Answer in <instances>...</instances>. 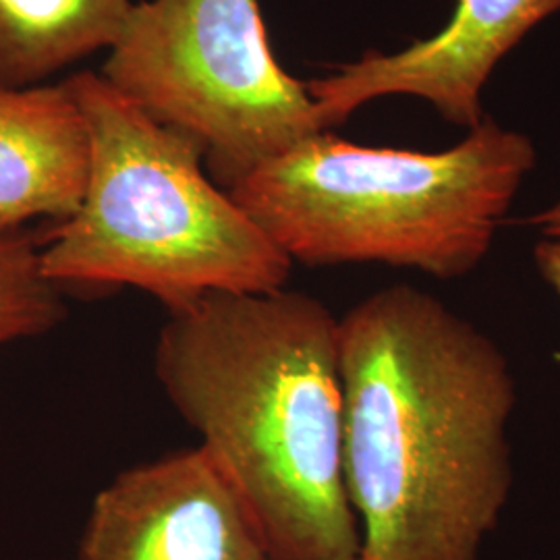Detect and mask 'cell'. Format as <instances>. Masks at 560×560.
<instances>
[{
	"label": "cell",
	"mask_w": 560,
	"mask_h": 560,
	"mask_svg": "<svg viewBox=\"0 0 560 560\" xmlns=\"http://www.w3.org/2000/svg\"><path fill=\"white\" fill-rule=\"evenodd\" d=\"M154 370L270 560H360L342 471L339 318L287 287L168 312Z\"/></svg>",
	"instance_id": "7a4b0ae2"
},
{
	"label": "cell",
	"mask_w": 560,
	"mask_h": 560,
	"mask_svg": "<svg viewBox=\"0 0 560 560\" xmlns=\"http://www.w3.org/2000/svg\"><path fill=\"white\" fill-rule=\"evenodd\" d=\"M78 560H270L247 506L200 446L120 471L94 497Z\"/></svg>",
	"instance_id": "52a82bcc"
},
{
	"label": "cell",
	"mask_w": 560,
	"mask_h": 560,
	"mask_svg": "<svg viewBox=\"0 0 560 560\" xmlns=\"http://www.w3.org/2000/svg\"><path fill=\"white\" fill-rule=\"evenodd\" d=\"M342 471L361 560H480L511 499L517 381L497 340L390 284L339 318Z\"/></svg>",
	"instance_id": "6da1fadb"
},
{
	"label": "cell",
	"mask_w": 560,
	"mask_h": 560,
	"mask_svg": "<svg viewBox=\"0 0 560 560\" xmlns=\"http://www.w3.org/2000/svg\"><path fill=\"white\" fill-rule=\"evenodd\" d=\"M101 75L196 141L224 189L328 131L305 81L275 57L260 0L133 2Z\"/></svg>",
	"instance_id": "5b68a950"
},
{
	"label": "cell",
	"mask_w": 560,
	"mask_h": 560,
	"mask_svg": "<svg viewBox=\"0 0 560 560\" xmlns=\"http://www.w3.org/2000/svg\"><path fill=\"white\" fill-rule=\"evenodd\" d=\"M25 339V335L21 332L18 326H11V324H0V347L7 345V342H13V340Z\"/></svg>",
	"instance_id": "4fadbf2b"
},
{
	"label": "cell",
	"mask_w": 560,
	"mask_h": 560,
	"mask_svg": "<svg viewBox=\"0 0 560 560\" xmlns=\"http://www.w3.org/2000/svg\"><path fill=\"white\" fill-rule=\"evenodd\" d=\"M560 11V0H455L441 30L395 52L368 50L305 81L324 129L388 96L428 102L442 119L474 129L486 83L520 42Z\"/></svg>",
	"instance_id": "8992f818"
},
{
	"label": "cell",
	"mask_w": 560,
	"mask_h": 560,
	"mask_svg": "<svg viewBox=\"0 0 560 560\" xmlns=\"http://www.w3.org/2000/svg\"><path fill=\"white\" fill-rule=\"evenodd\" d=\"M136 0H0V85H40L108 50Z\"/></svg>",
	"instance_id": "9c48e42d"
},
{
	"label": "cell",
	"mask_w": 560,
	"mask_h": 560,
	"mask_svg": "<svg viewBox=\"0 0 560 560\" xmlns=\"http://www.w3.org/2000/svg\"><path fill=\"white\" fill-rule=\"evenodd\" d=\"M534 261L541 280L560 298V241H538L534 247Z\"/></svg>",
	"instance_id": "8fae6325"
},
{
	"label": "cell",
	"mask_w": 560,
	"mask_h": 560,
	"mask_svg": "<svg viewBox=\"0 0 560 560\" xmlns=\"http://www.w3.org/2000/svg\"><path fill=\"white\" fill-rule=\"evenodd\" d=\"M90 175V131L71 85H0V231L67 221Z\"/></svg>",
	"instance_id": "ba28073f"
},
{
	"label": "cell",
	"mask_w": 560,
	"mask_h": 560,
	"mask_svg": "<svg viewBox=\"0 0 560 560\" xmlns=\"http://www.w3.org/2000/svg\"><path fill=\"white\" fill-rule=\"evenodd\" d=\"M361 560V559H360Z\"/></svg>",
	"instance_id": "5bb4252c"
},
{
	"label": "cell",
	"mask_w": 560,
	"mask_h": 560,
	"mask_svg": "<svg viewBox=\"0 0 560 560\" xmlns=\"http://www.w3.org/2000/svg\"><path fill=\"white\" fill-rule=\"evenodd\" d=\"M40 245L23 229L0 231V324L25 339L50 332L67 314L59 287L42 272Z\"/></svg>",
	"instance_id": "30bf717a"
},
{
	"label": "cell",
	"mask_w": 560,
	"mask_h": 560,
	"mask_svg": "<svg viewBox=\"0 0 560 560\" xmlns=\"http://www.w3.org/2000/svg\"><path fill=\"white\" fill-rule=\"evenodd\" d=\"M90 131L80 208L42 241L52 284L133 287L166 312L284 289L293 261L203 173V152L94 71L69 78Z\"/></svg>",
	"instance_id": "277c9868"
},
{
	"label": "cell",
	"mask_w": 560,
	"mask_h": 560,
	"mask_svg": "<svg viewBox=\"0 0 560 560\" xmlns=\"http://www.w3.org/2000/svg\"><path fill=\"white\" fill-rule=\"evenodd\" d=\"M527 224L540 233L541 240L560 241V198L529 217Z\"/></svg>",
	"instance_id": "7c38bea8"
},
{
	"label": "cell",
	"mask_w": 560,
	"mask_h": 560,
	"mask_svg": "<svg viewBox=\"0 0 560 560\" xmlns=\"http://www.w3.org/2000/svg\"><path fill=\"white\" fill-rule=\"evenodd\" d=\"M534 166V141L483 117L441 152L320 131L226 191L293 264H384L451 280L486 260Z\"/></svg>",
	"instance_id": "3957f363"
}]
</instances>
